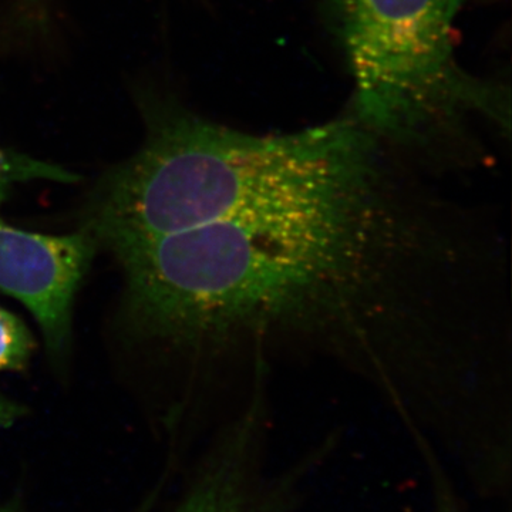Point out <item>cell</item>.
Returning a JSON list of instances; mask_svg holds the SVG:
<instances>
[{"instance_id":"cell-1","label":"cell","mask_w":512,"mask_h":512,"mask_svg":"<svg viewBox=\"0 0 512 512\" xmlns=\"http://www.w3.org/2000/svg\"><path fill=\"white\" fill-rule=\"evenodd\" d=\"M134 319L191 348H303L376 387L406 423L463 390L487 325L490 247L473 217L390 183L117 248Z\"/></svg>"},{"instance_id":"cell-8","label":"cell","mask_w":512,"mask_h":512,"mask_svg":"<svg viewBox=\"0 0 512 512\" xmlns=\"http://www.w3.org/2000/svg\"><path fill=\"white\" fill-rule=\"evenodd\" d=\"M26 409L23 404L10 399L0 390V430L9 429L19 419L25 416Z\"/></svg>"},{"instance_id":"cell-6","label":"cell","mask_w":512,"mask_h":512,"mask_svg":"<svg viewBox=\"0 0 512 512\" xmlns=\"http://www.w3.org/2000/svg\"><path fill=\"white\" fill-rule=\"evenodd\" d=\"M32 180L73 183L77 177L57 165L33 160V158L0 147V204L8 197L12 185Z\"/></svg>"},{"instance_id":"cell-3","label":"cell","mask_w":512,"mask_h":512,"mask_svg":"<svg viewBox=\"0 0 512 512\" xmlns=\"http://www.w3.org/2000/svg\"><path fill=\"white\" fill-rule=\"evenodd\" d=\"M355 80V119L396 140L466 109L498 114L493 93L461 72L454 22L464 0H329Z\"/></svg>"},{"instance_id":"cell-9","label":"cell","mask_w":512,"mask_h":512,"mask_svg":"<svg viewBox=\"0 0 512 512\" xmlns=\"http://www.w3.org/2000/svg\"><path fill=\"white\" fill-rule=\"evenodd\" d=\"M437 512H458L457 504L451 500V494L444 484L437 487Z\"/></svg>"},{"instance_id":"cell-2","label":"cell","mask_w":512,"mask_h":512,"mask_svg":"<svg viewBox=\"0 0 512 512\" xmlns=\"http://www.w3.org/2000/svg\"><path fill=\"white\" fill-rule=\"evenodd\" d=\"M376 134L356 119L256 136L192 117L157 128L121 165L113 201L136 237L319 207L389 180Z\"/></svg>"},{"instance_id":"cell-5","label":"cell","mask_w":512,"mask_h":512,"mask_svg":"<svg viewBox=\"0 0 512 512\" xmlns=\"http://www.w3.org/2000/svg\"><path fill=\"white\" fill-rule=\"evenodd\" d=\"M266 383L258 377L244 412L229 427L202 476L174 512H282L284 488L262 473V447L268 426Z\"/></svg>"},{"instance_id":"cell-4","label":"cell","mask_w":512,"mask_h":512,"mask_svg":"<svg viewBox=\"0 0 512 512\" xmlns=\"http://www.w3.org/2000/svg\"><path fill=\"white\" fill-rule=\"evenodd\" d=\"M94 251L89 232L45 235L0 221V292L29 309L55 355L69 342L74 298Z\"/></svg>"},{"instance_id":"cell-7","label":"cell","mask_w":512,"mask_h":512,"mask_svg":"<svg viewBox=\"0 0 512 512\" xmlns=\"http://www.w3.org/2000/svg\"><path fill=\"white\" fill-rule=\"evenodd\" d=\"M35 340L28 326L0 306V372L23 370L29 365Z\"/></svg>"}]
</instances>
